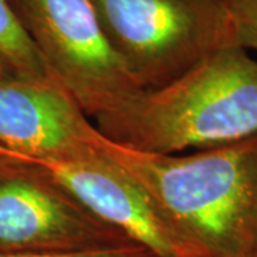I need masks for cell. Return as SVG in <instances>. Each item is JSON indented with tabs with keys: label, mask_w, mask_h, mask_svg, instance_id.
<instances>
[{
	"label": "cell",
	"mask_w": 257,
	"mask_h": 257,
	"mask_svg": "<svg viewBox=\"0 0 257 257\" xmlns=\"http://www.w3.org/2000/svg\"><path fill=\"white\" fill-rule=\"evenodd\" d=\"M227 12L236 46L257 52V0H220Z\"/></svg>",
	"instance_id": "obj_9"
},
{
	"label": "cell",
	"mask_w": 257,
	"mask_h": 257,
	"mask_svg": "<svg viewBox=\"0 0 257 257\" xmlns=\"http://www.w3.org/2000/svg\"><path fill=\"white\" fill-rule=\"evenodd\" d=\"M13 166H30L29 162L15 152H10L6 147L0 145V169L2 167H13Z\"/></svg>",
	"instance_id": "obj_11"
},
{
	"label": "cell",
	"mask_w": 257,
	"mask_h": 257,
	"mask_svg": "<svg viewBox=\"0 0 257 257\" xmlns=\"http://www.w3.org/2000/svg\"><path fill=\"white\" fill-rule=\"evenodd\" d=\"M12 74H16L15 73V70H13V67L10 66V63L3 57V55L0 53V79L2 77H8V76H12Z\"/></svg>",
	"instance_id": "obj_12"
},
{
	"label": "cell",
	"mask_w": 257,
	"mask_h": 257,
	"mask_svg": "<svg viewBox=\"0 0 257 257\" xmlns=\"http://www.w3.org/2000/svg\"><path fill=\"white\" fill-rule=\"evenodd\" d=\"M121 63L145 89H157L203 57L236 46L220 0H90Z\"/></svg>",
	"instance_id": "obj_3"
},
{
	"label": "cell",
	"mask_w": 257,
	"mask_h": 257,
	"mask_svg": "<svg viewBox=\"0 0 257 257\" xmlns=\"http://www.w3.org/2000/svg\"><path fill=\"white\" fill-rule=\"evenodd\" d=\"M104 223L157 257H196L140 184L100 153L32 163Z\"/></svg>",
	"instance_id": "obj_6"
},
{
	"label": "cell",
	"mask_w": 257,
	"mask_h": 257,
	"mask_svg": "<svg viewBox=\"0 0 257 257\" xmlns=\"http://www.w3.org/2000/svg\"><path fill=\"white\" fill-rule=\"evenodd\" d=\"M46 73L89 117L117 110L145 89L121 63L90 0H9Z\"/></svg>",
	"instance_id": "obj_4"
},
{
	"label": "cell",
	"mask_w": 257,
	"mask_h": 257,
	"mask_svg": "<svg viewBox=\"0 0 257 257\" xmlns=\"http://www.w3.org/2000/svg\"><path fill=\"white\" fill-rule=\"evenodd\" d=\"M0 257H157L147 248L128 244L121 247L79 251V253H0Z\"/></svg>",
	"instance_id": "obj_10"
},
{
	"label": "cell",
	"mask_w": 257,
	"mask_h": 257,
	"mask_svg": "<svg viewBox=\"0 0 257 257\" xmlns=\"http://www.w3.org/2000/svg\"><path fill=\"white\" fill-rule=\"evenodd\" d=\"M100 132L55 80L0 79V145L29 165L96 155Z\"/></svg>",
	"instance_id": "obj_7"
},
{
	"label": "cell",
	"mask_w": 257,
	"mask_h": 257,
	"mask_svg": "<svg viewBox=\"0 0 257 257\" xmlns=\"http://www.w3.org/2000/svg\"><path fill=\"white\" fill-rule=\"evenodd\" d=\"M96 150L150 194L196 257H257V135L190 155H155L100 133Z\"/></svg>",
	"instance_id": "obj_1"
},
{
	"label": "cell",
	"mask_w": 257,
	"mask_h": 257,
	"mask_svg": "<svg viewBox=\"0 0 257 257\" xmlns=\"http://www.w3.org/2000/svg\"><path fill=\"white\" fill-rule=\"evenodd\" d=\"M0 53L15 73L28 79H50L9 0H0Z\"/></svg>",
	"instance_id": "obj_8"
},
{
	"label": "cell",
	"mask_w": 257,
	"mask_h": 257,
	"mask_svg": "<svg viewBox=\"0 0 257 257\" xmlns=\"http://www.w3.org/2000/svg\"><path fill=\"white\" fill-rule=\"evenodd\" d=\"M128 244L135 243L124 233L36 167L0 169V253H79Z\"/></svg>",
	"instance_id": "obj_5"
},
{
	"label": "cell",
	"mask_w": 257,
	"mask_h": 257,
	"mask_svg": "<svg viewBox=\"0 0 257 257\" xmlns=\"http://www.w3.org/2000/svg\"><path fill=\"white\" fill-rule=\"evenodd\" d=\"M104 138L133 150L180 155L257 135V60L240 46L211 52L186 73L96 117Z\"/></svg>",
	"instance_id": "obj_2"
}]
</instances>
